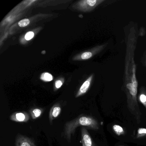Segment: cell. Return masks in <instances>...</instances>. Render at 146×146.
Listing matches in <instances>:
<instances>
[{"label": "cell", "instance_id": "obj_1", "mask_svg": "<svg viewBox=\"0 0 146 146\" xmlns=\"http://www.w3.org/2000/svg\"><path fill=\"white\" fill-rule=\"evenodd\" d=\"M79 126H87L94 130L99 129L100 125L98 121L92 117L81 115L72 121L67 122L65 125L64 136L70 142L72 134L75 132L77 127Z\"/></svg>", "mask_w": 146, "mask_h": 146}, {"label": "cell", "instance_id": "obj_2", "mask_svg": "<svg viewBox=\"0 0 146 146\" xmlns=\"http://www.w3.org/2000/svg\"><path fill=\"white\" fill-rule=\"evenodd\" d=\"M29 118V115L25 112H16L10 117L11 120L17 122H27Z\"/></svg>", "mask_w": 146, "mask_h": 146}, {"label": "cell", "instance_id": "obj_3", "mask_svg": "<svg viewBox=\"0 0 146 146\" xmlns=\"http://www.w3.org/2000/svg\"><path fill=\"white\" fill-rule=\"evenodd\" d=\"M82 141L83 146H95L86 128L82 129Z\"/></svg>", "mask_w": 146, "mask_h": 146}, {"label": "cell", "instance_id": "obj_4", "mask_svg": "<svg viewBox=\"0 0 146 146\" xmlns=\"http://www.w3.org/2000/svg\"><path fill=\"white\" fill-rule=\"evenodd\" d=\"M16 146H36L34 142L28 137L22 135L17 136Z\"/></svg>", "mask_w": 146, "mask_h": 146}, {"label": "cell", "instance_id": "obj_5", "mask_svg": "<svg viewBox=\"0 0 146 146\" xmlns=\"http://www.w3.org/2000/svg\"><path fill=\"white\" fill-rule=\"evenodd\" d=\"M61 108L59 104H55L50 109L49 112V119L52 122L53 119L56 118L61 112Z\"/></svg>", "mask_w": 146, "mask_h": 146}, {"label": "cell", "instance_id": "obj_6", "mask_svg": "<svg viewBox=\"0 0 146 146\" xmlns=\"http://www.w3.org/2000/svg\"><path fill=\"white\" fill-rule=\"evenodd\" d=\"M92 76L90 77L87 81L84 82V83L82 84V87L80 88L79 92L77 94L76 97L82 95L83 94H85L88 91L90 86V82H91V79Z\"/></svg>", "mask_w": 146, "mask_h": 146}, {"label": "cell", "instance_id": "obj_7", "mask_svg": "<svg viewBox=\"0 0 146 146\" xmlns=\"http://www.w3.org/2000/svg\"><path fill=\"white\" fill-rule=\"evenodd\" d=\"M42 112V110L40 108H36L30 111L31 117L33 119H36L41 116Z\"/></svg>", "mask_w": 146, "mask_h": 146}, {"label": "cell", "instance_id": "obj_8", "mask_svg": "<svg viewBox=\"0 0 146 146\" xmlns=\"http://www.w3.org/2000/svg\"><path fill=\"white\" fill-rule=\"evenodd\" d=\"M113 129L115 134L118 136H120L125 134V131L119 125H114L113 126Z\"/></svg>", "mask_w": 146, "mask_h": 146}, {"label": "cell", "instance_id": "obj_9", "mask_svg": "<svg viewBox=\"0 0 146 146\" xmlns=\"http://www.w3.org/2000/svg\"><path fill=\"white\" fill-rule=\"evenodd\" d=\"M146 136V128H139L137 131L136 137L141 138Z\"/></svg>", "mask_w": 146, "mask_h": 146}, {"label": "cell", "instance_id": "obj_10", "mask_svg": "<svg viewBox=\"0 0 146 146\" xmlns=\"http://www.w3.org/2000/svg\"><path fill=\"white\" fill-rule=\"evenodd\" d=\"M41 79L45 82H50L52 80L53 78L52 75L48 73H44L42 75Z\"/></svg>", "mask_w": 146, "mask_h": 146}, {"label": "cell", "instance_id": "obj_11", "mask_svg": "<svg viewBox=\"0 0 146 146\" xmlns=\"http://www.w3.org/2000/svg\"><path fill=\"white\" fill-rule=\"evenodd\" d=\"M140 102L143 104L146 108V95L143 93L140 94L138 98Z\"/></svg>", "mask_w": 146, "mask_h": 146}, {"label": "cell", "instance_id": "obj_12", "mask_svg": "<svg viewBox=\"0 0 146 146\" xmlns=\"http://www.w3.org/2000/svg\"><path fill=\"white\" fill-rule=\"evenodd\" d=\"M30 23V21L29 19H24L21 20L19 23V26L21 27H24L27 26Z\"/></svg>", "mask_w": 146, "mask_h": 146}, {"label": "cell", "instance_id": "obj_13", "mask_svg": "<svg viewBox=\"0 0 146 146\" xmlns=\"http://www.w3.org/2000/svg\"><path fill=\"white\" fill-rule=\"evenodd\" d=\"M92 56V53L90 52H86L82 54V58L84 60L88 59L91 58Z\"/></svg>", "mask_w": 146, "mask_h": 146}, {"label": "cell", "instance_id": "obj_14", "mask_svg": "<svg viewBox=\"0 0 146 146\" xmlns=\"http://www.w3.org/2000/svg\"><path fill=\"white\" fill-rule=\"evenodd\" d=\"M34 35H35V34H34V32H32V31H29V32L26 33L25 35V39L27 40H29L33 38Z\"/></svg>", "mask_w": 146, "mask_h": 146}, {"label": "cell", "instance_id": "obj_15", "mask_svg": "<svg viewBox=\"0 0 146 146\" xmlns=\"http://www.w3.org/2000/svg\"><path fill=\"white\" fill-rule=\"evenodd\" d=\"M62 84H63V83H62L61 81H60V80H58V81H57L55 82V87H56L57 88H60L61 86H62Z\"/></svg>", "mask_w": 146, "mask_h": 146}]
</instances>
